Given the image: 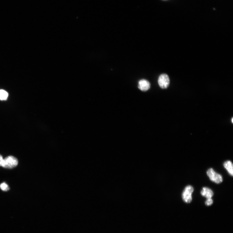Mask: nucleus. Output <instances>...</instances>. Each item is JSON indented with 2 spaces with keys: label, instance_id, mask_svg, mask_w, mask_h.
Returning a JSON list of instances; mask_svg holds the SVG:
<instances>
[{
  "label": "nucleus",
  "instance_id": "nucleus-1",
  "mask_svg": "<svg viewBox=\"0 0 233 233\" xmlns=\"http://www.w3.org/2000/svg\"><path fill=\"white\" fill-rule=\"evenodd\" d=\"M18 161L17 158L12 156H10L4 159L2 167L4 168L12 169L18 165Z\"/></svg>",
  "mask_w": 233,
  "mask_h": 233
},
{
  "label": "nucleus",
  "instance_id": "nucleus-2",
  "mask_svg": "<svg viewBox=\"0 0 233 233\" xmlns=\"http://www.w3.org/2000/svg\"><path fill=\"white\" fill-rule=\"evenodd\" d=\"M194 188L192 186H186L182 194V198L183 201L186 203H190L192 200V194Z\"/></svg>",
  "mask_w": 233,
  "mask_h": 233
},
{
  "label": "nucleus",
  "instance_id": "nucleus-3",
  "mask_svg": "<svg viewBox=\"0 0 233 233\" xmlns=\"http://www.w3.org/2000/svg\"><path fill=\"white\" fill-rule=\"evenodd\" d=\"M207 174L212 182L219 184L223 181V178L221 175L217 173L212 168H211L208 170Z\"/></svg>",
  "mask_w": 233,
  "mask_h": 233
},
{
  "label": "nucleus",
  "instance_id": "nucleus-4",
  "mask_svg": "<svg viewBox=\"0 0 233 233\" xmlns=\"http://www.w3.org/2000/svg\"><path fill=\"white\" fill-rule=\"evenodd\" d=\"M158 83L161 88H167L169 86L170 84V79L168 76L166 74H163L160 75L158 78Z\"/></svg>",
  "mask_w": 233,
  "mask_h": 233
},
{
  "label": "nucleus",
  "instance_id": "nucleus-5",
  "mask_svg": "<svg viewBox=\"0 0 233 233\" xmlns=\"http://www.w3.org/2000/svg\"><path fill=\"white\" fill-rule=\"evenodd\" d=\"M150 82L145 79H142L139 82L138 87L142 91H147L150 88Z\"/></svg>",
  "mask_w": 233,
  "mask_h": 233
},
{
  "label": "nucleus",
  "instance_id": "nucleus-6",
  "mask_svg": "<svg viewBox=\"0 0 233 233\" xmlns=\"http://www.w3.org/2000/svg\"><path fill=\"white\" fill-rule=\"evenodd\" d=\"M201 195L207 199L211 198L213 195L212 191L210 189L206 187L203 188L201 192Z\"/></svg>",
  "mask_w": 233,
  "mask_h": 233
},
{
  "label": "nucleus",
  "instance_id": "nucleus-7",
  "mask_svg": "<svg viewBox=\"0 0 233 233\" xmlns=\"http://www.w3.org/2000/svg\"><path fill=\"white\" fill-rule=\"evenodd\" d=\"M224 166L227 170L229 173L233 176V164L231 161H227L224 163Z\"/></svg>",
  "mask_w": 233,
  "mask_h": 233
},
{
  "label": "nucleus",
  "instance_id": "nucleus-8",
  "mask_svg": "<svg viewBox=\"0 0 233 233\" xmlns=\"http://www.w3.org/2000/svg\"><path fill=\"white\" fill-rule=\"evenodd\" d=\"M8 93L3 90H0V100H5L8 97Z\"/></svg>",
  "mask_w": 233,
  "mask_h": 233
},
{
  "label": "nucleus",
  "instance_id": "nucleus-9",
  "mask_svg": "<svg viewBox=\"0 0 233 233\" xmlns=\"http://www.w3.org/2000/svg\"><path fill=\"white\" fill-rule=\"evenodd\" d=\"M0 188L2 190L5 191H8L10 190L9 186L5 182L1 184L0 185Z\"/></svg>",
  "mask_w": 233,
  "mask_h": 233
},
{
  "label": "nucleus",
  "instance_id": "nucleus-10",
  "mask_svg": "<svg viewBox=\"0 0 233 233\" xmlns=\"http://www.w3.org/2000/svg\"><path fill=\"white\" fill-rule=\"evenodd\" d=\"M213 201L212 199L211 198L208 199L206 201L205 204L207 206H209L212 205L213 204Z\"/></svg>",
  "mask_w": 233,
  "mask_h": 233
},
{
  "label": "nucleus",
  "instance_id": "nucleus-11",
  "mask_svg": "<svg viewBox=\"0 0 233 233\" xmlns=\"http://www.w3.org/2000/svg\"><path fill=\"white\" fill-rule=\"evenodd\" d=\"M4 159L3 158L2 156L0 155V166H2L3 164Z\"/></svg>",
  "mask_w": 233,
  "mask_h": 233
},
{
  "label": "nucleus",
  "instance_id": "nucleus-12",
  "mask_svg": "<svg viewBox=\"0 0 233 233\" xmlns=\"http://www.w3.org/2000/svg\"><path fill=\"white\" fill-rule=\"evenodd\" d=\"M232 122H233V119L232 120Z\"/></svg>",
  "mask_w": 233,
  "mask_h": 233
},
{
  "label": "nucleus",
  "instance_id": "nucleus-13",
  "mask_svg": "<svg viewBox=\"0 0 233 233\" xmlns=\"http://www.w3.org/2000/svg\"><path fill=\"white\" fill-rule=\"evenodd\" d=\"M164 1H166V0H164Z\"/></svg>",
  "mask_w": 233,
  "mask_h": 233
}]
</instances>
